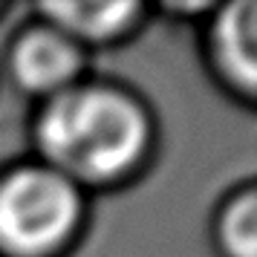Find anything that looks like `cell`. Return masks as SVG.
<instances>
[{"instance_id":"6da1fadb","label":"cell","mask_w":257,"mask_h":257,"mask_svg":"<svg viewBox=\"0 0 257 257\" xmlns=\"http://www.w3.org/2000/svg\"><path fill=\"white\" fill-rule=\"evenodd\" d=\"M49 168L75 185L110 182L148 148V118L130 95L110 87H75L52 95L38 121Z\"/></svg>"},{"instance_id":"7a4b0ae2","label":"cell","mask_w":257,"mask_h":257,"mask_svg":"<svg viewBox=\"0 0 257 257\" xmlns=\"http://www.w3.org/2000/svg\"><path fill=\"white\" fill-rule=\"evenodd\" d=\"M81 214L72 179L52 168H21L0 182V251L47 257L70 240Z\"/></svg>"},{"instance_id":"3957f363","label":"cell","mask_w":257,"mask_h":257,"mask_svg":"<svg viewBox=\"0 0 257 257\" xmlns=\"http://www.w3.org/2000/svg\"><path fill=\"white\" fill-rule=\"evenodd\" d=\"M78 70L81 47L49 24L26 32L12 52V72L18 84L29 93H44L49 98L70 90Z\"/></svg>"},{"instance_id":"277c9868","label":"cell","mask_w":257,"mask_h":257,"mask_svg":"<svg viewBox=\"0 0 257 257\" xmlns=\"http://www.w3.org/2000/svg\"><path fill=\"white\" fill-rule=\"evenodd\" d=\"M214 49L220 70L231 78L234 87L251 95L257 78V6L234 3L222 9L214 26Z\"/></svg>"},{"instance_id":"5b68a950","label":"cell","mask_w":257,"mask_h":257,"mask_svg":"<svg viewBox=\"0 0 257 257\" xmlns=\"http://www.w3.org/2000/svg\"><path fill=\"white\" fill-rule=\"evenodd\" d=\"M41 12L47 15L52 29L75 41L81 47L84 41H110L116 38L130 18L139 12L136 3H49Z\"/></svg>"},{"instance_id":"8992f818","label":"cell","mask_w":257,"mask_h":257,"mask_svg":"<svg viewBox=\"0 0 257 257\" xmlns=\"http://www.w3.org/2000/svg\"><path fill=\"white\" fill-rule=\"evenodd\" d=\"M222 243L231 257H254L257 248V205L254 194L245 191L222 217Z\"/></svg>"}]
</instances>
